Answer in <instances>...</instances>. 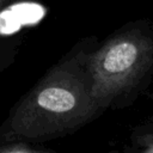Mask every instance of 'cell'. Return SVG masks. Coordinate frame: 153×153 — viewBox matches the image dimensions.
I'll return each mask as SVG.
<instances>
[{
    "label": "cell",
    "mask_w": 153,
    "mask_h": 153,
    "mask_svg": "<svg viewBox=\"0 0 153 153\" xmlns=\"http://www.w3.org/2000/svg\"><path fill=\"white\" fill-rule=\"evenodd\" d=\"M122 153H153V118L133 128Z\"/></svg>",
    "instance_id": "3"
},
{
    "label": "cell",
    "mask_w": 153,
    "mask_h": 153,
    "mask_svg": "<svg viewBox=\"0 0 153 153\" xmlns=\"http://www.w3.org/2000/svg\"><path fill=\"white\" fill-rule=\"evenodd\" d=\"M0 153H55L49 149L38 148L33 143L14 141L0 145Z\"/></svg>",
    "instance_id": "4"
},
{
    "label": "cell",
    "mask_w": 153,
    "mask_h": 153,
    "mask_svg": "<svg viewBox=\"0 0 153 153\" xmlns=\"http://www.w3.org/2000/svg\"><path fill=\"white\" fill-rule=\"evenodd\" d=\"M87 69L102 115L130 106L153 78V24L134 20L112 32L91 50Z\"/></svg>",
    "instance_id": "2"
},
{
    "label": "cell",
    "mask_w": 153,
    "mask_h": 153,
    "mask_svg": "<svg viewBox=\"0 0 153 153\" xmlns=\"http://www.w3.org/2000/svg\"><path fill=\"white\" fill-rule=\"evenodd\" d=\"M10 2H11V0H0V8H2L4 6L8 5Z\"/></svg>",
    "instance_id": "5"
},
{
    "label": "cell",
    "mask_w": 153,
    "mask_h": 153,
    "mask_svg": "<svg viewBox=\"0 0 153 153\" xmlns=\"http://www.w3.org/2000/svg\"><path fill=\"white\" fill-rule=\"evenodd\" d=\"M96 44L94 37L80 39L12 106L0 124V145L63 137L102 115L91 96L87 69Z\"/></svg>",
    "instance_id": "1"
},
{
    "label": "cell",
    "mask_w": 153,
    "mask_h": 153,
    "mask_svg": "<svg viewBox=\"0 0 153 153\" xmlns=\"http://www.w3.org/2000/svg\"><path fill=\"white\" fill-rule=\"evenodd\" d=\"M109 153H122V152H118V151H111V152H109Z\"/></svg>",
    "instance_id": "6"
}]
</instances>
